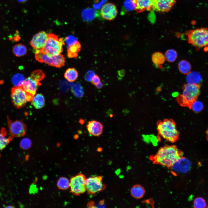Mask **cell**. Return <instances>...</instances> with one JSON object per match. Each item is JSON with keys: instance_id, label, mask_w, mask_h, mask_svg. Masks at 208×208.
Listing matches in <instances>:
<instances>
[{"instance_id": "7c38bea8", "label": "cell", "mask_w": 208, "mask_h": 208, "mask_svg": "<svg viewBox=\"0 0 208 208\" xmlns=\"http://www.w3.org/2000/svg\"><path fill=\"white\" fill-rule=\"evenodd\" d=\"M191 166V162L188 159L181 156L174 163L170 168L175 172L186 173L190 170Z\"/></svg>"}, {"instance_id": "d590c367", "label": "cell", "mask_w": 208, "mask_h": 208, "mask_svg": "<svg viewBox=\"0 0 208 208\" xmlns=\"http://www.w3.org/2000/svg\"><path fill=\"white\" fill-rule=\"evenodd\" d=\"M31 76L38 81H40L44 78V73L40 70H37L32 72Z\"/></svg>"}, {"instance_id": "7402d4cb", "label": "cell", "mask_w": 208, "mask_h": 208, "mask_svg": "<svg viewBox=\"0 0 208 208\" xmlns=\"http://www.w3.org/2000/svg\"><path fill=\"white\" fill-rule=\"evenodd\" d=\"M7 133L4 128L0 130V150L3 149L12 140V136L7 137Z\"/></svg>"}, {"instance_id": "836d02e7", "label": "cell", "mask_w": 208, "mask_h": 208, "mask_svg": "<svg viewBox=\"0 0 208 208\" xmlns=\"http://www.w3.org/2000/svg\"><path fill=\"white\" fill-rule=\"evenodd\" d=\"M32 145V142L31 140L27 138L22 139L20 143V146L23 150H27L29 149Z\"/></svg>"}, {"instance_id": "74e56055", "label": "cell", "mask_w": 208, "mask_h": 208, "mask_svg": "<svg viewBox=\"0 0 208 208\" xmlns=\"http://www.w3.org/2000/svg\"><path fill=\"white\" fill-rule=\"evenodd\" d=\"M91 81L93 85H95L101 81L100 78L98 75H95Z\"/></svg>"}, {"instance_id": "5b68a950", "label": "cell", "mask_w": 208, "mask_h": 208, "mask_svg": "<svg viewBox=\"0 0 208 208\" xmlns=\"http://www.w3.org/2000/svg\"><path fill=\"white\" fill-rule=\"evenodd\" d=\"M208 30L201 28L189 31L187 33L188 42L193 45L202 47L208 44Z\"/></svg>"}, {"instance_id": "52a82bcc", "label": "cell", "mask_w": 208, "mask_h": 208, "mask_svg": "<svg viewBox=\"0 0 208 208\" xmlns=\"http://www.w3.org/2000/svg\"><path fill=\"white\" fill-rule=\"evenodd\" d=\"M11 96L13 104L18 108L24 106L26 103L31 101L33 97L27 93L22 86L12 88Z\"/></svg>"}, {"instance_id": "9c48e42d", "label": "cell", "mask_w": 208, "mask_h": 208, "mask_svg": "<svg viewBox=\"0 0 208 208\" xmlns=\"http://www.w3.org/2000/svg\"><path fill=\"white\" fill-rule=\"evenodd\" d=\"M86 191L90 194H94L104 190L105 187L101 176H95L86 179Z\"/></svg>"}, {"instance_id": "ac0fdd59", "label": "cell", "mask_w": 208, "mask_h": 208, "mask_svg": "<svg viewBox=\"0 0 208 208\" xmlns=\"http://www.w3.org/2000/svg\"><path fill=\"white\" fill-rule=\"evenodd\" d=\"M175 2L176 0H155L154 2V9L159 12H168Z\"/></svg>"}, {"instance_id": "f546056e", "label": "cell", "mask_w": 208, "mask_h": 208, "mask_svg": "<svg viewBox=\"0 0 208 208\" xmlns=\"http://www.w3.org/2000/svg\"><path fill=\"white\" fill-rule=\"evenodd\" d=\"M164 56L165 60L169 62H174L176 59L177 54L175 50L169 49L166 51Z\"/></svg>"}, {"instance_id": "ffe728a7", "label": "cell", "mask_w": 208, "mask_h": 208, "mask_svg": "<svg viewBox=\"0 0 208 208\" xmlns=\"http://www.w3.org/2000/svg\"><path fill=\"white\" fill-rule=\"evenodd\" d=\"M145 193L144 187L142 185L137 184L134 185L131 189L130 193L132 196L136 199L142 198Z\"/></svg>"}, {"instance_id": "ba28073f", "label": "cell", "mask_w": 208, "mask_h": 208, "mask_svg": "<svg viewBox=\"0 0 208 208\" xmlns=\"http://www.w3.org/2000/svg\"><path fill=\"white\" fill-rule=\"evenodd\" d=\"M86 180L85 176L81 173L72 177L70 180L71 192L76 195L84 193L86 191Z\"/></svg>"}, {"instance_id": "cb8c5ba5", "label": "cell", "mask_w": 208, "mask_h": 208, "mask_svg": "<svg viewBox=\"0 0 208 208\" xmlns=\"http://www.w3.org/2000/svg\"><path fill=\"white\" fill-rule=\"evenodd\" d=\"M27 51V48L24 45L17 44L14 46L12 49L14 54L17 57H21L25 55Z\"/></svg>"}, {"instance_id": "4fadbf2b", "label": "cell", "mask_w": 208, "mask_h": 208, "mask_svg": "<svg viewBox=\"0 0 208 208\" xmlns=\"http://www.w3.org/2000/svg\"><path fill=\"white\" fill-rule=\"evenodd\" d=\"M48 38V34L44 31L35 34L30 42V44L36 50L42 49L45 45Z\"/></svg>"}, {"instance_id": "8d00e7d4", "label": "cell", "mask_w": 208, "mask_h": 208, "mask_svg": "<svg viewBox=\"0 0 208 208\" xmlns=\"http://www.w3.org/2000/svg\"><path fill=\"white\" fill-rule=\"evenodd\" d=\"M94 73L92 70L88 71L85 75V79L86 81H91L92 78L95 75Z\"/></svg>"}, {"instance_id": "f1b7e54d", "label": "cell", "mask_w": 208, "mask_h": 208, "mask_svg": "<svg viewBox=\"0 0 208 208\" xmlns=\"http://www.w3.org/2000/svg\"><path fill=\"white\" fill-rule=\"evenodd\" d=\"M24 80L25 78L23 75L17 73L13 76L12 81L14 86L20 87L22 86Z\"/></svg>"}, {"instance_id": "d6a6232c", "label": "cell", "mask_w": 208, "mask_h": 208, "mask_svg": "<svg viewBox=\"0 0 208 208\" xmlns=\"http://www.w3.org/2000/svg\"><path fill=\"white\" fill-rule=\"evenodd\" d=\"M96 10L92 9L86 10L84 12V18L86 20H92L96 16Z\"/></svg>"}, {"instance_id": "d4e9b609", "label": "cell", "mask_w": 208, "mask_h": 208, "mask_svg": "<svg viewBox=\"0 0 208 208\" xmlns=\"http://www.w3.org/2000/svg\"><path fill=\"white\" fill-rule=\"evenodd\" d=\"M152 60L153 63L157 66L163 64L165 60L164 55L161 53L157 52L153 54Z\"/></svg>"}, {"instance_id": "1f68e13d", "label": "cell", "mask_w": 208, "mask_h": 208, "mask_svg": "<svg viewBox=\"0 0 208 208\" xmlns=\"http://www.w3.org/2000/svg\"><path fill=\"white\" fill-rule=\"evenodd\" d=\"M194 207L196 208H204L207 206L205 199L202 197H198L195 199L194 201Z\"/></svg>"}, {"instance_id": "6da1fadb", "label": "cell", "mask_w": 208, "mask_h": 208, "mask_svg": "<svg viewBox=\"0 0 208 208\" xmlns=\"http://www.w3.org/2000/svg\"><path fill=\"white\" fill-rule=\"evenodd\" d=\"M182 156V153L175 146L166 145L160 148L152 157L155 164L171 167Z\"/></svg>"}, {"instance_id": "e575fe53", "label": "cell", "mask_w": 208, "mask_h": 208, "mask_svg": "<svg viewBox=\"0 0 208 208\" xmlns=\"http://www.w3.org/2000/svg\"><path fill=\"white\" fill-rule=\"evenodd\" d=\"M135 5L132 0H126L124 3V11L125 12L131 11L135 9Z\"/></svg>"}, {"instance_id": "277c9868", "label": "cell", "mask_w": 208, "mask_h": 208, "mask_svg": "<svg viewBox=\"0 0 208 208\" xmlns=\"http://www.w3.org/2000/svg\"><path fill=\"white\" fill-rule=\"evenodd\" d=\"M64 44L62 38H59L56 35L49 33L48 34V38L45 45L41 50L49 56H56L62 52L63 46Z\"/></svg>"}, {"instance_id": "b9f144b4", "label": "cell", "mask_w": 208, "mask_h": 208, "mask_svg": "<svg viewBox=\"0 0 208 208\" xmlns=\"http://www.w3.org/2000/svg\"><path fill=\"white\" fill-rule=\"evenodd\" d=\"M153 0V1L154 2V1L155 0Z\"/></svg>"}, {"instance_id": "484cf974", "label": "cell", "mask_w": 208, "mask_h": 208, "mask_svg": "<svg viewBox=\"0 0 208 208\" xmlns=\"http://www.w3.org/2000/svg\"><path fill=\"white\" fill-rule=\"evenodd\" d=\"M178 68L180 72L187 75L190 72L191 66L190 63L185 60L181 61L178 64Z\"/></svg>"}, {"instance_id": "d6986e66", "label": "cell", "mask_w": 208, "mask_h": 208, "mask_svg": "<svg viewBox=\"0 0 208 208\" xmlns=\"http://www.w3.org/2000/svg\"><path fill=\"white\" fill-rule=\"evenodd\" d=\"M31 101V104L36 109L42 108L45 105L44 97L43 95L40 93L35 94Z\"/></svg>"}, {"instance_id": "5bb4252c", "label": "cell", "mask_w": 208, "mask_h": 208, "mask_svg": "<svg viewBox=\"0 0 208 208\" xmlns=\"http://www.w3.org/2000/svg\"><path fill=\"white\" fill-rule=\"evenodd\" d=\"M118 14L115 5L112 3H107L102 6L101 14L104 19L111 21L114 19Z\"/></svg>"}, {"instance_id": "3957f363", "label": "cell", "mask_w": 208, "mask_h": 208, "mask_svg": "<svg viewBox=\"0 0 208 208\" xmlns=\"http://www.w3.org/2000/svg\"><path fill=\"white\" fill-rule=\"evenodd\" d=\"M200 93V85L187 83L183 88V92L178 98V102L181 105L189 106L197 99Z\"/></svg>"}, {"instance_id": "4dcf8cb0", "label": "cell", "mask_w": 208, "mask_h": 208, "mask_svg": "<svg viewBox=\"0 0 208 208\" xmlns=\"http://www.w3.org/2000/svg\"><path fill=\"white\" fill-rule=\"evenodd\" d=\"M189 107L194 112L198 113L202 111L203 108V105L201 101L196 99L190 104Z\"/></svg>"}, {"instance_id": "2e32d148", "label": "cell", "mask_w": 208, "mask_h": 208, "mask_svg": "<svg viewBox=\"0 0 208 208\" xmlns=\"http://www.w3.org/2000/svg\"><path fill=\"white\" fill-rule=\"evenodd\" d=\"M135 5V10L138 13L154 9L153 0H132Z\"/></svg>"}, {"instance_id": "603a6c76", "label": "cell", "mask_w": 208, "mask_h": 208, "mask_svg": "<svg viewBox=\"0 0 208 208\" xmlns=\"http://www.w3.org/2000/svg\"><path fill=\"white\" fill-rule=\"evenodd\" d=\"M78 76V73L77 70L74 68H69L65 71L64 77L65 78L70 82L75 81Z\"/></svg>"}, {"instance_id": "8992f818", "label": "cell", "mask_w": 208, "mask_h": 208, "mask_svg": "<svg viewBox=\"0 0 208 208\" xmlns=\"http://www.w3.org/2000/svg\"><path fill=\"white\" fill-rule=\"evenodd\" d=\"M35 57L36 60L41 63H44L49 65L60 68L65 65V58L61 54L53 56H49L40 49L36 50Z\"/></svg>"}, {"instance_id": "e0dca14e", "label": "cell", "mask_w": 208, "mask_h": 208, "mask_svg": "<svg viewBox=\"0 0 208 208\" xmlns=\"http://www.w3.org/2000/svg\"><path fill=\"white\" fill-rule=\"evenodd\" d=\"M86 127L89 134L93 136L99 137L102 133L103 126L99 121L95 120L90 121Z\"/></svg>"}, {"instance_id": "4316f807", "label": "cell", "mask_w": 208, "mask_h": 208, "mask_svg": "<svg viewBox=\"0 0 208 208\" xmlns=\"http://www.w3.org/2000/svg\"><path fill=\"white\" fill-rule=\"evenodd\" d=\"M71 91L73 94L78 98H81L84 95L83 88L81 85L79 83L74 84L72 87Z\"/></svg>"}, {"instance_id": "7bdbcfd3", "label": "cell", "mask_w": 208, "mask_h": 208, "mask_svg": "<svg viewBox=\"0 0 208 208\" xmlns=\"http://www.w3.org/2000/svg\"></svg>"}, {"instance_id": "ab89813d", "label": "cell", "mask_w": 208, "mask_h": 208, "mask_svg": "<svg viewBox=\"0 0 208 208\" xmlns=\"http://www.w3.org/2000/svg\"><path fill=\"white\" fill-rule=\"evenodd\" d=\"M95 86L97 88L99 89L102 88L103 86V83L100 81Z\"/></svg>"}, {"instance_id": "44dd1931", "label": "cell", "mask_w": 208, "mask_h": 208, "mask_svg": "<svg viewBox=\"0 0 208 208\" xmlns=\"http://www.w3.org/2000/svg\"><path fill=\"white\" fill-rule=\"evenodd\" d=\"M186 77L187 83L199 84L202 79L201 75L196 72L193 71L188 74Z\"/></svg>"}, {"instance_id": "83f0119b", "label": "cell", "mask_w": 208, "mask_h": 208, "mask_svg": "<svg viewBox=\"0 0 208 208\" xmlns=\"http://www.w3.org/2000/svg\"><path fill=\"white\" fill-rule=\"evenodd\" d=\"M57 185L60 190H67L70 187V180L65 177H61L57 181Z\"/></svg>"}, {"instance_id": "60d3db41", "label": "cell", "mask_w": 208, "mask_h": 208, "mask_svg": "<svg viewBox=\"0 0 208 208\" xmlns=\"http://www.w3.org/2000/svg\"><path fill=\"white\" fill-rule=\"evenodd\" d=\"M6 208H13L14 207V206H12L11 205H8V206H7L5 207Z\"/></svg>"}, {"instance_id": "f35d334b", "label": "cell", "mask_w": 208, "mask_h": 208, "mask_svg": "<svg viewBox=\"0 0 208 208\" xmlns=\"http://www.w3.org/2000/svg\"><path fill=\"white\" fill-rule=\"evenodd\" d=\"M125 71L124 69H121L118 70V75L121 77H123L125 75Z\"/></svg>"}, {"instance_id": "7a4b0ae2", "label": "cell", "mask_w": 208, "mask_h": 208, "mask_svg": "<svg viewBox=\"0 0 208 208\" xmlns=\"http://www.w3.org/2000/svg\"><path fill=\"white\" fill-rule=\"evenodd\" d=\"M157 129L160 136L168 141L174 142L178 139L179 133L174 122L172 120L165 119L159 122Z\"/></svg>"}, {"instance_id": "30bf717a", "label": "cell", "mask_w": 208, "mask_h": 208, "mask_svg": "<svg viewBox=\"0 0 208 208\" xmlns=\"http://www.w3.org/2000/svg\"><path fill=\"white\" fill-rule=\"evenodd\" d=\"M65 41L67 47V55L69 58H76L80 51L81 46L77 39L74 36L66 37Z\"/></svg>"}, {"instance_id": "9a60e30c", "label": "cell", "mask_w": 208, "mask_h": 208, "mask_svg": "<svg viewBox=\"0 0 208 208\" xmlns=\"http://www.w3.org/2000/svg\"><path fill=\"white\" fill-rule=\"evenodd\" d=\"M40 85V81L30 76L25 79L22 87L27 93L33 97Z\"/></svg>"}, {"instance_id": "8fae6325", "label": "cell", "mask_w": 208, "mask_h": 208, "mask_svg": "<svg viewBox=\"0 0 208 208\" xmlns=\"http://www.w3.org/2000/svg\"><path fill=\"white\" fill-rule=\"evenodd\" d=\"M9 132L12 137H19L24 136L26 131V126L21 120L13 121L8 118Z\"/></svg>"}]
</instances>
